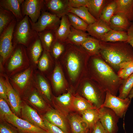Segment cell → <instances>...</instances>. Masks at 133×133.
<instances>
[{"mask_svg":"<svg viewBox=\"0 0 133 133\" xmlns=\"http://www.w3.org/2000/svg\"><path fill=\"white\" fill-rule=\"evenodd\" d=\"M73 105L74 108L82 114L88 109L95 108L88 100L79 96L74 98L73 101Z\"/></svg>","mask_w":133,"mask_h":133,"instance_id":"obj_36","label":"cell"},{"mask_svg":"<svg viewBox=\"0 0 133 133\" xmlns=\"http://www.w3.org/2000/svg\"><path fill=\"white\" fill-rule=\"evenodd\" d=\"M81 82L82 93L84 99L95 108H100L105 100L106 91L88 77L84 78Z\"/></svg>","mask_w":133,"mask_h":133,"instance_id":"obj_4","label":"cell"},{"mask_svg":"<svg viewBox=\"0 0 133 133\" xmlns=\"http://www.w3.org/2000/svg\"><path fill=\"white\" fill-rule=\"evenodd\" d=\"M82 114L83 120L91 131L99 120L98 109L95 108L89 109L85 111Z\"/></svg>","mask_w":133,"mask_h":133,"instance_id":"obj_26","label":"cell"},{"mask_svg":"<svg viewBox=\"0 0 133 133\" xmlns=\"http://www.w3.org/2000/svg\"><path fill=\"white\" fill-rule=\"evenodd\" d=\"M48 133H65L60 128L51 123L46 119L44 121Z\"/></svg>","mask_w":133,"mask_h":133,"instance_id":"obj_46","label":"cell"},{"mask_svg":"<svg viewBox=\"0 0 133 133\" xmlns=\"http://www.w3.org/2000/svg\"><path fill=\"white\" fill-rule=\"evenodd\" d=\"M61 56L71 82L81 81L88 77V64L90 56L81 46L66 44Z\"/></svg>","mask_w":133,"mask_h":133,"instance_id":"obj_2","label":"cell"},{"mask_svg":"<svg viewBox=\"0 0 133 133\" xmlns=\"http://www.w3.org/2000/svg\"><path fill=\"white\" fill-rule=\"evenodd\" d=\"M128 38L127 32L111 29L102 36L100 41L105 42H127Z\"/></svg>","mask_w":133,"mask_h":133,"instance_id":"obj_22","label":"cell"},{"mask_svg":"<svg viewBox=\"0 0 133 133\" xmlns=\"http://www.w3.org/2000/svg\"><path fill=\"white\" fill-rule=\"evenodd\" d=\"M17 22L16 19H14L0 35V54L3 60L13 51V34Z\"/></svg>","mask_w":133,"mask_h":133,"instance_id":"obj_8","label":"cell"},{"mask_svg":"<svg viewBox=\"0 0 133 133\" xmlns=\"http://www.w3.org/2000/svg\"><path fill=\"white\" fill-rule=\"evenodd\" d=\"M71 26L74 29L86 32L88 24L75 14L68 12L66 15Z\"/></svg>","mask_w":133,"mask_h":133,"instance_id":"obj_35","label":"cell"},{"mask_svg":"<svg viewBox=\"0 0 133 133\" xmlns=\"http://www.w3.org/2000/svg\"><path fill=\"white\" fill-rule=\"evenodd\" d=\"M133 88V73L122 80L118 90V97L121 99L128 97Z\"/></svg>","mask_w":133,"mask_h":133,"instance_id":"obj_32","label":"cell"},{"mask_svg":"<svg viewBox=\"0 0 133 133\" xmlns=\"http://www.w3.org/2000/svg\"><path fill=\"white\" fill-rule=\"evenodd\" d=\"M4 82L6 87L9 103L14 111L18 115L19 114L21 108L19 97L10 85L7 77Z\"/></svg>","mask_w":133,"mask_h":133,"instance_id":"obj_15","label":"cell"},{"mask_svg":"<svg viewBox=\"0 0 133 133\" xmlns=\"http://www.w3.org/2000/svg\"><path fill=\"white\" fill-rule=\"evenodd\" d=\"M128 97L131 100L133 98V88L130 92Z\"/></svg>","mask_w":133,"mask_h":133,"instance_id":"obj_51","label":"cell"},{"mask_svg":"<svg viewBox=\"0 0 133 133\" xmlns=\"http://www.w3.org/2000/svg\"><path fill=\"white\" fill-rule=\"evenodd\" d=\"M37 33L45 50L48 51H50L56 39L55 31L46 30Z\"/></svg>","mask_w":133,"mask_h":133,"instance_id":"obj_24","label":"cell"},{"mask_svg":"<svg viewBox=\"0 0 133 133\" xmlns=\"http://www.w3.org/2000/svg\"><path fill=\"white\" fill-rule=\"evenodd\" d=\"M48 52V51L44 50L39 62V67L42 71L46 70L49 67V53Z\"/></svg>","mask_w":133,"mask_h":133,"instance_id":"obj_41","label":"cell"},{"mask_svg":"<svg viewBox=\"0 0 133 133\" xmlns=\"http://www.w3.org/2000/svg\"><path fill=\"white\" fill-rule=\"evenodd\" d=\"M91 133H107L99 120L91 131Z\"/></svg>","mask_w":133,"mask_h":133,"instance_id":"obj_49","label":"cell"},{"mask_svg":"<svg viewBox=\"0 0 133 133\" xmlns=\"http://www.w3.org/2000/svg\"><path fill=\"white\" fill-rule=\"evenodd\" d=\"M111 29L107 24L99 19L88 25L86 31L90 36L100 40L102 36Z\"/></svg>","mask_w":133,"mask_h":133,"instance_id":"obj_14","label":"cell"},{"mask_svg":"<svg viewBox=\"0 0 133 133\" xmlns=\"http://www.w3.org/2000/svg\"><path fill=\"white\" fill-rule=\"evenodd\" d=\"M29 44L30 45L29 47L30 53L34 63H37L43 51V47L38 34Z\"/></svg>","mask_w":133,"mask_h":133,"instance_id":"obj_30","label":"cell"},{"mask_svg":"<svg viewBox=\"0 0 133 133\" xmlns=\"http://www.w3.org/2000/svg\"><path fill=\"white\" fill-rule=\"evenodd\" d=\"M65 43H63L57 39L53 44L51 50L53 55L56 59L60 57L64 52L66 47Z\"/></svg>","mask_w":133,"mask_h":133,"instance_id":"obj_38","label":"cell"},{"mask_svg":"<svg viewBox=\"0 0 133 133\" xmlns=\"http://www.w3.org/2000/svg\"><path fill=\"white\" fill-rule=\"evenodd\" d=\"M29 99L32 104L39 108L42 109L44 108L45 106L44 101L36 93H34L32 94Z\"/></svg>","mask_w":133,"mask_h":133,"instance_id":"obj_42","label":"cell"},{"mask_svg":"<svg viewBox=\"0 0 133 133\" xmlns=\"http://www.w3.org/2000/svg\"><path fill=\"white\" fill-rule=\"evenodd\" d=\"M15 18V17L12 13L0 6V35Z\"/></svg>","mask_w":133,"mask_h":133,"instance_id":"obj_34","label":"cell"},{"mask_svg":"<svg viewBox=\"0 0 133 133\" xmlns=\"http://www.w3.org/2000/svg\"><path fill=\"white\" fill-rule=\"evenodd\" d=\"M3 118L17 128L20 133H48L47 131L18 117L13 113L5 115Z\"/></svg>","mask_w":133,"mask_h":133,"instance_id":"obj_10","label":"cell"},{"mask_svg":"<svg viewBox=\"0 0 133 133\" xmlns=\"http://www.w3.org/2000/svg\"><path fill=\"white\" fill-rule=\"evenodd\" d=\"M71 26L67 15L62 16L61 18L60 25L55 31L56 39L62 43H65L70 33Z\"/></svg>","mask_w":133,"mask_h":133,"instance_id":"obj_19","label":"cell"},{"mask_svg":"<svg viewBox=\"0 0 133 133\" xmlns=\"http://www.w3.org/2000/svg\"><path fill=\"white\" fill-rule=\"evenodd\" d=\"M0 133H18L16 131L9 125L4 124L0 125Z\"/></svg>","mask_w":133,"mask_h":133,"instance_id":"obj_48","label":"cell"},{"mask_svg":"<svg viewBox=\"0 0 133 133\" xmlns=\"http://www.w3.org/2000/svg\"><path fill=\"white\" fill-rule=\"evenodd\" d=\"M128 35V40L127 42L133 48V22L127 31Z\"/></svg>","mask_w":133,"mask_h":133,"instance_id":"obj_50","label":"cell"},{"mask_svg":"<svg viewBox=\"0 0 133 133\" xmlns=\"http://www.w3.org/2000/svg\"><path fill=\"white\" fill-rule=\"evenodd\" d=\"M23 50L22 46L18 47L14 52L9 64L8 68L10 71L21 66L23 63Z\"/></svg>","mask_w":133,"mask_h":133,"instance_id":"obj_33","label":"cell"},{"mask_svg":"<svg viewBox=\"0 0 133 133\" xmlns=\"http://www.w3.org/2000/svg\"><path fill=\"white\" fill-rule=\"evenodd\" d=\"M88 77L106 91L117 96L122 80L99 55L90 56L88 64Z\"/></svg>","mask_w":133,"mask_h":133,"instance_id":"obj_1","label":"cell"},{"mask_svg":"<svg viewBox=\"0 0 133 133\" xmlns=\"http://www.w3.org/2000/svg\"><path fill=\"white\" fill-rule=\"evenodd\" d=\"M116 7V0H110L104 8L99 19L109 25L110 20L115 13Z\"/></svg>","mask_w":133,"mask_h":133,"instance_id":"obj_31","label":"cell"},{"mask_svg":"<svg viewBox=\"0 0 133 133\" xmlns=\"http://www.w3.org/2000/svg\"><path fill=\"white\" fill-rule=\"evenodd\" d=\"M61 18L49 12L43 10L37 21L33 23L29 18L32 29L37 32L51 30L55 31L59 26Z\"/></svg>","mask_w":133,"mask_h":133,"instance_id":"obj_6","label":"cell"},{"mask_svg":"<svg viewBox=\"0 0 133 133\" xmlns=\"http://www.w3.org/2000/svg\"><path fill=\"white\" fill-rule=\"evenodd\" d=\"M6 102L4 99L0 98V116L2 118L6 115L10 114L13 113Z\"/></svg>","mask_w":133,"mask_h":133,"instance_id":"obj_43","label":"cell"},{"mask_svg":"<svg viewBox=\"0 0 133 133\" xmlns=\"http://www.w3.org/2000/svg\"><path fill=\"white\" fill-rule=\"evenodd\" d=\"M131 23L125 16L121 14L117 13L111 18L109 26L112 30L127 32Z\"/></svg>","mask_w":133,"mask_h":133,"instance_id":"obj_17","label":"cell"},{"mask_svg":"<svg viewBox=\"0 0 133 133\" xmlns=\"http://www.w3.org/2000/svg\"><path fill=\"white\" fill-rule=\"evenodd\" d=\"M88 0H68L69 7L78 8L82 6L87 7Z\"/></svg>","mask_w":133,"mask_h":133,"instance_id":"obj_45","label":"cell"},{"mask_svg":"<svg viewBox=\"0 0 133 133\" xmlns=\"http://www.w3.org/2000/svg\"><path fill=\"white\" fill-rule=\"evenodd\" d=\"M29 18L26 15L21 21L17 22L13 34V45L27 46L37 34V32L32 29Z\"/></svg>","mask_w":133,"mask_h":133,"instance_id":"obj_5","label":"cell"},{"mask_svg":"<svg viewBox=\"0 0 133 133\" xmlns=\"http://www.w3.org/2000/svg\"><path fill=\"white\" fill-rule=\"evenodd\" d=\"M90 56L99 55L100 41L89 36L81 46Z\"/></svg>","mask_w":133,"mask_h":133,"instance_id":"obj_23","label":"cell"},{"mask_svg":"<svg viewBox=\"0 0 133 133\" xmlns=\"http://www.w3.org/2000/svg\"><path fill=\"white\" fill-rule=\"evenodd\" d=\"M68 12L75 14L88 25L93 23L98 20L91 14L86 6H82L78 8L69 7Z\"/></svg>","mask_w":133,"mask_h":133,"instance_id":"obj_28","label":"cell"},{"mask_svg":"<svg viewBox=\"0 0 133 133\" xmlns=\"http://www.w3.org/2000/svg\"><path fill=\"white\" fill-rule=\"evenodd\" d=\"M131 100L128 97L124 99L121 98L107 91L105 100L101 107L111 109L119 118H122L129 106Z\"/></svg>","mask_w":133,"mask_h":133,"instance_id":"obj_7","label":"cell"},{"mask_svg":"<svg viewBox=\"0 0 133 133\" xmlns=\"http://www.w3.org/2000/svg\"><path fill=\"white\" fill-rule=\"evenodd\" d=\"M24 0H0V6L12 13L15 17L17 22L24 17L22 15L21 6Z\"/></svg>","mask_w":133,"mask_h":133,"instance_id":"obj_16","label":"cell"},{"mask_svg":"<svg viewBox=\"0 0 133 133\" xmlns=\"http://www.w3.org/2000/svg\"><path fill=\"white\" fill-rule=\"evenodd\" d=\"M44 10L61 18L68 12V0H44Z\"/></svg>","mask_w":133,"mask_h":133,"instance_id":"obj_12","label":"cell"},{"mask_svg":"<svg viewBox=\"0 0 133 133\" xmlns=\"http://www.w3.org/2000/svg\"><path fill=\"white\" fill-rule=\"evenodd\" d=\"M133 73V60L121 64L117 73L118 77L123 80Z\"/></svg>","mask_w":133,"mask_h":133,"instance_id":"obj_37","label":"cell"},{"mask_svg":"<svg viewBox=\"0 0 133 133\" xmlns=\"http://www.w3.org/2000/svg\"><path fill=\"white\" fill-rule=\"evenodd\" d=\"M98 110L99 120L107 133H117L119 118L109 108L101 107Z\"/></svg>","mask_w":133,"mask_h":133,"instance_id":"obj_9","label":"cell"},{"mask_svg":"<svg viewBox=\"0 0 133 133\" xmlns=\"http://www.w3.org/2000/svg\"><path fill=\"white\" fill-rule=\"evenodd\" d=\"M21 113L23 119L33 125L47 131V129L42 119L36 111L28 105L25 104L22 108Z\"/></svg>","mask_w":133,"mask_h":133,"instance_id":"obj_13","label":"cell"},{"mask_svg":"<svg viewBox=\"0 0 133 133\" xmlns=\"http://www.w3.org/2000/svg\"><path fill=\"white\" fill-rule=\"evenodd\" d=\"M39 85L43 93L49 100H51V94L49 85L45 80L41 76H38Z\"/></svg>","mask_w":133,"mask_h":133,"instance_id":"obj_40","label":"cell"},{"mask_svg":"<svg viewBox=\"0 0 133 133\" xmlns=\"http://www.w3.org/2000/svg\"><path fill=\"white\" fill-rule=\"evenodd\" d=\"M31 70L28 69L15 77V82L21 88H23L26 84L30 77Z\"/></svg>","mask_w":133,"mask_h":133,"instance_id":"obj_39","label":"cell"},{"mask_svg":"<svg viewBox=\"0 0 133 133\" xmlns=\"http://www.w3.org/2000/svg\"><path fill=\"white\" fill-rule=\"evenodd\" d=\"M44 7V0H24L21 6L22 14L24 17L28 16L33 22L35 23Z\"/></svg>","mask_w":133,"mask_h":133,"instance_id":"obj_11","label":"cell"},{"mask_svg":"<svg viewBox=\"0 0 133 133\" xmlns=\"http://www.w3.org/2000/svg\"><path fill=\"white\" fill-rule=\"evenodd\" d=\"M52 80L54 89L57 91H59L64 87L66 80L61 66L57 65L54 70Z\"/></svg>","mask_w":133,"mask_h":133,"instance_id":"obj_29","label":"cell"},{"mask_svg":"<svg viewBox=\"0 0 133 133\" xmlns=\"http://www.w3.org/2000/svg\"><path fill=\"white\" fill-rule=\"evenodd\" d=\"M89 36L86 32L75 29L71 26L70 33L65 43L80 46Z\"/></svg>","mask_w":133,"mask_h":133,"instance_id":"obj_20","label":"cell"},{"mask_svg":"<svg viewBox=\"0 0 133 133\" xmlns=\"http://www.w3.org/2000/svg\"><path fill=\"white\" fill-rule=\"evenodd\" d=\"M110 1L106 0H88L86 7L91 14L97 19L98 20L104 8Z\"/></svg>","mask_w":133,"mask_h":133,"instance_id":"obj_25","label":"cell"},{"mask_svg":"<svg viewBox=\"0 0 133 133\" xmlns=\"http://www.w3.org/2000/svg\"><path fill=\"white\" fill-rule=\"evenodd\" d=\"M99 54L117 73L120 64L133 60V48L127 42L100 41Z\"/></svg>","mask_w":133,"mask_h":133,"instance_id":"obj_3","label":"cell"},{"mask_svg":"<svg viewBox=\"0 0 133 133\" xmlns=\"http://www.w3.org/2000/svg\"><path fill=\"white\" fill-rule=\"evenodd\" d=\"M45 117V119L60 128L65 133H68L66 120L59 112L55 110H50L46 113Z\"/></svg>","mask_w":133,"mask_h":133,"instance_id":"obj_18","label":"cell"},{"mask_svg":"<svg viewBox=\"0 0 133 133\" xmlns=\"http://www.w3.org/2000/svg\"><path fill=\"white\" fill-rule=\"evenodd\" d=\"M0 95L1 98L9 103L7 95L6 87L4 81L1 79L0 80Z\"/></svg>","mask_w":133,"mask_h":133,"instance_id":"obj_47","label":"cell"},{"mask_svg":"<svg viewBox=\"0 0 133 133\" xmlns=\"http://www.w3.org/2000/svg\"><path fill=\"white\" fill-rule=\"evenodd\" d=\"M72 133H89V130L82 117L74 115L69 120Z\"/></svg>","mask_w":133,"mask_h":133,"instance_id":"obj_27","label":"cell"},{"mask_svg":"<svg viewBox=\"0 0 133 133\" xmlns=\"http://www.w3.org/2000/svg\"><path fill=\"white\" fill-rule=\"evenodd\" d=\"M116 7L115 13L125 16L130 21H133V0H116Z\"/></svg>","mask_w":133,"mask_h":133,"instance_id":"obj_21","label":"cell"},{"mask_svg":"<svg viewBox=\"0 0 133 133\" xmlns=\"http://www.w3.org/2000/svg\"><path fill=\"white\" fill-rule=\"evenodd\" d=\"M56 99L62 105L66 107L70 104L71 101V95L70 92H68L56 97Z\"/></svg>","mask_w":133,"mask_h":133,"instance_id":"obj_44","label":"cell"}]
</instances>
